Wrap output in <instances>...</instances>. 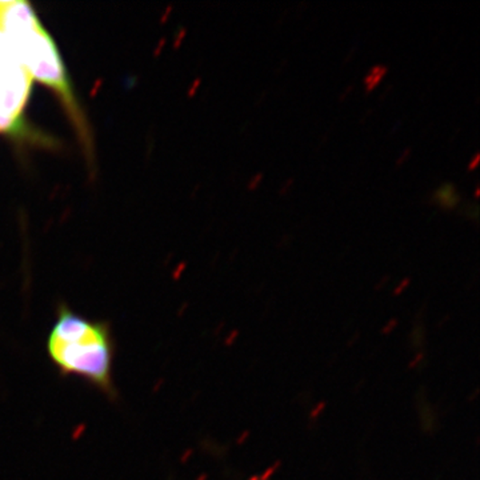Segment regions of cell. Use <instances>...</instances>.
Wrapping results in <instances>:
<instances>
[{
	"label": "cell",
	"instance_id": "cell-1",
	"mask_svg": "<svg viewBox=\"0 0 480 480\" xmlns=\"http://www.w3.org/2000/svg\"><path fill=\"white\" fill-rule=\"evenodd\" d=\"M46 348L61 376L82 379L110 401L118 399L114 382L116 346L107 322L88 319L61 304Z\"/></svg>",
	"mask_w": 480,
	"mask_h": 480
},
{
	"label": "cell",
	"instance_id": "cell-2",
	"mask_svg": "<svg viewBox=\"0 0 480 480\" xmlns=\"http://www.w3.org/2000/svg\"><path fill=\"white\" fill-rule=\"evenodd\" d=\"M0 33L31 79L57 92L69 115L86 133L57 44L27 2H0Z\"/></svg>",
	"mask_w": 480,
	"mask_h": 480
},
{
	"label": "cell",
	"instance_id": "cell-3",
	"mask_svg": "<svg viewBox=\"0 0 480 480\" xmlns=\"http://www.w3.org/2000/svg\"><path fill=\"white\" fill-rule=\"evenodd\" d=\"M31 78L0 33V133L19 127L31 91Z\"/></svg>",
	"mask_w": 480,
	"mask_h": 480
},
{
	"label": "cell",
	"instance_id": "cell-4",
	"mask_svg": "<svg viewBox=\"0 0 480 480\" xmlns=\"http://www.w3.org/2000/svg\"><path fill=\"white\" fill-rule=\"evenodd\" d=\"M460 194L457 191V186L451 181H446L432 194V202L439 205L445 210H452L460 203Z\"/></svg>",
	"mask_w": 480,
	"mask_h": 480
},
{
	"label": "cell",
	"instance_id": "cell-5",
	"mask_svg": "<svg viewBox=\"0 0 480 480\" xmlns=\"http://www.w3.org/2000/svg\"><path fill=\"white\" fill-rule=\"evenodd\" d=\"M387 72H389V67L384 66V64H376V66L371 67L367 74H365V79H363L365 92L370 94L371 91H374V88L384 79Z\"/></svg>",
	"mask_w": 480,
	"mask_h": 480
},
{
	"label": "cell",
	"instance_id": "cell-6",
	"mask_svg": "<svg viewBox=\"0 0 480 480\" xmlns=\"http://www.w3.org/2000/svg\"><path fill=\"white\" fill-rule=\"evenodd\" d=\"M263 172H258V174L254 175V177L251 178V180L248 181L247 189H250V191L256 189V187H258L259 184H261V181L263 180Z\"/></svg>",
	"mask_w": 480,
	"mask_h": 480
},
{
	"label": "cell",
	"instance_id": "cell-7",
	"mask_svg": "<svg viewBox=\"0 0 480 480\" xmlns=\"http://www.w3.org/2000/svg\"><path fill=\"white\" fill-rule=\"evenodd\" d=\"M281 466V462H276L275 465L272 466V467H270L269 470L266 471V473L262 475V478L259 480H269L271 478V475H272L273 473H275L276 468Z\"/></svg>",
	"mask_w": 480,
	"mask_h": 480
},
{
	"label": "cell",
	"instance_id": "cell-8",
	"mask_svg": "<svg viewBox=\"0 0 480 480\" xmlns=\"http://www.w3.org/2000/svg\"><path fill=\"white\" fill-rule=\"evenodd\" d=\"M410 284V278L403 279V281L401 282V284H399L398 289L393 291V295H399L402 291H403L404 289H407V286Z\"/></svg>",
	"mask_w": 480,
	"mask_h": 480
},
{
	"label": "cell",
	"instance_id": "cell-9",
	"mask_svg": "<svg viewBox=\"0 0 480 480\" xmlns=\"http://www.w3.org/2000/svg\"><path fill=\"white\" fill-rule=\"evenodd\" d=\"M410 153H411V149L403 150L402 155L399 156L398 162H396V166H401L403 162H406V159H409Z\"/></svg>",
	"mask_w": 480,
	"mask_h": 480
},
{
	"label": "cell",
	"instance_id": "cell-10",
	"mask_svg": "<svg viewBox=\"0 0 480 480\" xmlns=\"http://www.w3.org/2000/svg\"><path fill=\"white\" fill-rule=\"evenodd\" d=\"M479 159H480L479 153H475V156H474V158L471 159V162L470 163H468V167H467V169L470 170V171H473V170H475L476 167H478Z\"/></svg>",
	"mask_w": 480,
	"mask_h": 480
},
{
	"label": "cell",
	"instance_id": "cell-11",
	"mask_svg": "<svg viewBox=\"0 0 480 480\" xmlns=\"http://www.w3.org/2000/svg\"><path fill=\"white\" fill-rule=\"evenodd\" d=\"M323 409H325V403L319 404V407H318L317 411L312 412L311 417L312 418H317L318 414H319V412H322Z\"/></svg>",
	"mask_w": 480,
	"mask_h": 480
},
{
	"label": "cell",
	"instance_id": "cell-12",
	"mask_svg": "<svg viewBox=\"0 0 480 480\" xmlns=\"http://www.w3.org/2000/svg\"><path fill=\"white\" fill-rule=\"evenodd\" d=\"M292 184V180H287L286 186L283 187V189H281V194H286L287 189H290Z\"/></svg>",
	"mask_w": 480,
	"mask_h": 480
},
{
	"label": "cell",
	"instance_id": "cell-13",
	"mask_svg": "<svg viewBox=\"0 0 480 480\" xmlns=\"http://www.w3.org/2000/svg\"><path fill=\"white\" fill-rule=\"evenodd\" d=\"M248 432H245V434L240 437V439H238V445H242L243 442H245V439H247Z\"/></svg>",
	"mask_w": 480,
	"mask_h": 480
},
{
	"label": "cell",
	"instance_id": "cell-14",
	"mask_svg": "<svg viewBox=\"0 0 480 480\" xmlns=\"http://www.w3.org/2000/svg\"><path fill=\"white\" fill-rule=\"evenodd\" d=\"M393 326H396V320H391V323L389 325V328H384L383 332H390L391 328H393Z\"/></svg>",
	"mask_w": 480,
	"mask_h": 480
},
{
	"label": "cell",
	"instance_id": "cell-15",
	"mask_svg": "<svg viewBox=\"0 0 480 480\" xmlns=\"http://www.w3.org/2000/svg\"><path fill=\"white\" fill-rule=\"evenodd\" d=\"M479 191H480V189H479V186H478V187H476L475 197H479Z\"/></svg>",
	"mask_w": 480,
	"mask_h": 480
},
{
	"label": "cell",
	"instance_id": "cell-16",
	"mask_svg": "<svg viewBox=\"0 0 480 480\" xmlns=\"http://www.w3.org/2000/svg\"><path fill=\"white\" fill-rule=\"evenodd\" d=\"M250 480H259L258 476H253Z\"/></svg>",
	"mask_w": 480,
	"mask_h": 480
}]
</instances>
